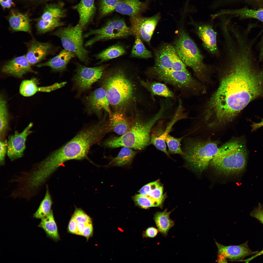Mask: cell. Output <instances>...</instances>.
<instances>
[{
    "instance_id": "6da1fadb",
    "label": "cell",
    "mask_w": 263,
    "mask_h": 263,
    "mask_svg": "<svg viewBox=\"0 0 263 263\" xmlns=\"http://www.w3.org/2000/svg\"><path fill=\"white\" fill-rule=\"evenodd\" d=\"M223 76L208 103L206 118L221 122L232 120L251 102L263 95V68L244 54L225 59Z\"/></svg>"
},
{
    "instance_id": "7a4b0ae2",
    "label": "cell",
    "mask_w": 263,
    "mask_h": 263,
    "mask_svg": "<svg viewBox=\"0 0 263 263\" xmlns=\"http://www.w3.org/2000/svg\"><path fill=\"white\" fill-rule=\"evenodd\" d=\"M109 132L108 124L104 119L86 127L40 162L38 165L39 172L44 178H48L66 161L86 158L91 147L99 142Z\"/></svg>"
},
{
    "instance_id": "3957f363",
    "label": "cell",
    "mask_w": 263,
    "mask_h": 263,
    "mask_svg": "<svg viewBox=\"0 0 263 263\" xmlns=\"http://www.w3.org/2000/svg\"><path fill=\"white\" fill-rule=\"evenodd\" d=\"M129 60H122L105 70L102 86L105 90L110 104L124 108L132 100L134 90L128 74L133 69Z\"/></svg>"
},
{
    "instance_id": "277c9868",
    "label": "cell",
    "mask_w": 263,
    "mask_h": 263,
    "mask_svg": "<svg viewBox=\"0 0 263 263\" xmlns=\"http://www.w3.org/2000/svg\"><path fill=\"white\" fill-rule=\"evenodd\" d=\"M247 151L243 138H233L219 148L209 164L215 171L226 176L237 175L246 164Z\"/></svg>"
},
{
    "instance_id": "5b68a950",
    "label": "cell",
    "mask_w": 263,
    "mask_h": 263,
    "mask_svg": "<svg viewBox=\"0 0 263 263\" xmlns=\"http://www.w3.org/2000/svg\"><path fill=\"white\" fill-rule=\"evenodd\" d=\"M164 109L161 108L159 111L147 121L143 120L137 116L133 120L130 130L119 137H115L105 140L103 145L110 148L126 147L142 150L149 144L150 133L155 123L163 117Z\"/></svg>"
},
{
    "instance_id": "8992f818",
    "label": "cell",
    "mask_w": 263,
    "mask_h": 263,
    "mask_svg": "<svg viewBox=\"0 0 263 263\" xmlns=\"http://www.w3.org/2000/svg\"><path fill=\"white\" fill-rule=\"evenodd\" d=\"M217 141L189 138L185 140L182 156L188 165L200 173L207 168L219 149Z\"/></svg>"
},
{
    "instance_id": "52a82bcc",
    "label": "cell",
    "mask_w": 263,
    "mask_h": 263,
    "mask_svg": "<svg viewBox=\"0 0 263 263\" xmlns=\"http://www.w3.org/2000/svg\"><path fill=\"white\" fill-rule=\"evenodd\" d=\"M178 56L186 66L191 68L199 78H204L208 68L203 56L195 43L184 30H181L174 43Z\"/></svg>"
},
{
    "instance_id": "ba28073f",
    "label": "cell",
    "mask_w": 263,
    "mask_h": 263,
    "mask_svg": "<svg viewBox=\"0 0 263 263\" xmlns=\"http://www.w3.org/2000/svg\"><path fill=\"white\" fill-rule=\"evenodd\" d=\"M83 29L78 23L74 26L60 28L53 35L60 38L64 49L74 53L81 62L87 64L89 52L84 46Z\"/></svg>"
},
{
    "instance_id": "9c48e42d",
    "label": "cell",
    "mask_w": 263,
    "mask_h": 263,
    "mask_svg": "<svg viewBox=\"0 0 263 263\" xmlns=\"http://www.w3.org/2000/svg\"><path fill=\"white\" fill-rule=\"evenodd\" d=\"M92 35L94 37L85 43V47L98 41L125 38L132 35L130 27L124 19L115 18L109 20L101 28L90 30L84 34L83 37L86 38Z\"/></svg>"
},
{
    "instance_id": "30bf717a",
    "label": "cell",
    "mask_w": 263,
    "mask_h": 263,
    "mask_svg": "<svg viewBox=\"0 0 263 263\" xmlns=\"http://www.w3.org/2000/svg\"><path fill=\"white\" fill-rule=\"evenodd\" d=\"M146 74L155 79L169 84L182 90H197V82L188 71H177L155 68L152 67Z\"/></svg>"
},
{
    "instance_id": "8fae6325",
    "label": "cell",
    "mask_w": 263,
    "mask_h": 263,
    "mask_svg": "<svg viewBox=\"0 0 263 263\" xmlns=\"http://www.w3.org/2000/svg\"><path fill=\"white\" fill-rule=\"evenodd\" d=\"M109 65L89 67L77 63L72 79L74 87L78 93L90 89L92 85L103 76L105 70Z\"/></svg>"
},
{
    "instance_id": "7c38bea8",
    "label": "cell",
    "mask_w": 263,
    "mask_h": 263,
    "mask_svg": "<svg viewBox=\"0 0 263 263\" xmlns=\"http://www.w3.org/2000/svg\"><path fill=\"white\" fill-rule=\"evenodd\" d=\"M155 64L152 67L177 71H188L177 55L174 46L169 44L162 45L156 51Z\"/></svg>"
},
{
    "instance_id": "4fadbf2b",
    "label": "cell",
    "mask_w": 263,
    "mask_h": 263,
    "mask_svg": "<svg viewBox=\"0 0 263 263\" xmlns=\"http://www.w3.org/2000/svg\"><path fill=\"white\" fill-rule=\"evenodd\" d=\"M160 18L158 13L149 17H145L138 15L130 17L131 27L132 35L139 36L142 40L148 44L154 30Z\"/></svg>"
},
{
    "instance_id": "5bb4252c",
    "label": "cell",
    "mask_w": 263,
    "mask_h": 263,
    "mask_svg": "<svg viewBox=\"0 0 263 263\" xmlns=\"http://www.w3.org/2000/svg\"><path fill=\"white\" fill-rule=\"evenodd\" d=\"M84 101L86 110L89 114L94 113L100 117L103 110L106 111L109 116L112 113L105 91L102 87L90 93L85 98Z\"/></svg>"
},
{
    "instance_id": "9a60e30c",
    "label": "cell",
    "mask_w": 263,
    "mask_h": 263,
    "mask_svg": "<svg viewBox=\"0 0 263 263\" xmlns=\"http://www.w3.org/2000/svg\"><path fill=\"white\" fill-rule=\"evenodd\" d=\"M33 125V123L30 122L21 132L15 131L14 134L8 136L7 154L11 161L23 156L26 148V139L32 132L30 129Z\"/></svg>"
},
{
    "instance_id": "2e32d148",
    "label": "cell",
    "mask_w": 263,
    "mask_h": 263,
    "mask_svg": "<svg viewBox=\"0 0 263 263\" xmlns=\"http://www.w3.org/2000/svg\"><path fill=\"white\" fill-rule=\"evenodd\" d=\"M27 45L28 50L25 56L31 65L36 64L45 59L53 51V46L49 43L41 42L33 39Z\"/></svg>"
},
{
    "instance_id": "e0dca14e",
    "label": "cell",
    "mask_w": 263,
    "mask_h": 263,
    "mask_svg": "<svg viewBox=\"0 0 263 263\" xmlns=\"http://www.w3.org/2000/svg\"><path fill=\"white\" fill-rule=\"evenodd\" d=\"M2 71L4 73L18 77H21L28 72L37 73L32 69L25 55L8 61L3 66Z\"/></svg>"
},
{
    "instance_id": "ac0fdd59",
    "label": "cell",
    "mask_w": 263,
    "mask_h": 263,
    "mask_svg": "<svg viewBox=\"0 0 263 263\" xmlns=\"http://www.w3.org/2000/svg\"><path fill=\"white\" fill-rule=\"evenodd\" d=\"M196 30L197 34L205 48L212 54H217L218 49L216 33L212 26L208 23H198L197 25Z\"/></svg>"
},
{
    "instance_id": "d6986e66",
    "label": "cell",
    "mask_w": 263,
    "mask_h": 263,
    "mask_svg": "<svg viewBox=\"0 0 263 263\" xmlns=\"http://www.w3.org/2000/svg\"><path fill=\"white\" fill-rule=\"evenodd\" d=\"M75 56H76L74 53L64 49L57 55L48 61L36 64L35 66L38 67L48 66L54 71L62 72L66 70L69 63Z\"/></svg>"
},
{
    "instance_id": "ffe728a7",
    "label": "cell",
    "mask_w": 263,
    "mask_h": 263,
    "mask_svg": "<svg viewBox=\"0 0 263 263\" xmlns=\"http://www.w3.org/2000/svg\"><path fill=\"white\" fill-rule=\"evenodd\" d=\"M215 244L218 254L233 261L241 259L253 253L245 243L239 245L228 246L224 245L216 242Z\"/></svg>"
},
{
    "instance_id": "44dd1931",
    "label": "cell",
    "mask_w": 263,
    "mask_h": 263,
    "mask_svg": "<svg viewBox=\"0 0 263 263\" xmlns=\"http://www.w3.org/2000/svg\"><path fill=\"white\" fill-rule=\"evenodd\" d=\"M109 124L111 131L122 135L129 131L132 123V121L122 112L117 111L109 116Z\"/></svg>"
},
{
    "instance_id": "7402d4cb",
    "label": "cell",
    "mask_w": 263,
    "mask_h": 263,
    "mask_svg": "<svg viewBox=\"0 0 263 263\" xmlns=\"http://www.w3.org/2000/svg\"><path fill=\"white\" fill-rule=\"evenodd\" d=\"M94 0H81L74 8L79 15V23L83 29L92 20L95 11Z\"/></svg>"
},
{
    "instance_id": "603a6c76",
    "label": "cell",
    "mask_w": 263,
    "mask_h": 263,
    "mask_svg": "<svg viewBox=\"0 0 263 263\" xmlns=\"http://www.w3.org/2000/svg\"><path fill=\"white\" fill-rule=\"evenodd\" d=\"M178 119L177 116H175L174 119L165 130L159 128L155 131L150 135L149 144L153 145L168 156H169V153L167 149L166 139L172 126Z\"/></svg>"
},
{
    "instance_id": "cb8c5ba5",
    "label": "cell",
    "mask_w": 263,
    "mask_h": 263,
    "mask_svg": "<svg viewBox=\"0 0 263 263\" xmlns=\"http://www.w3.org/2000/svg\"><path fill=\"white\" fill-rule=\"evenodd\" d=\"M146 4L139 0H118L115 10L130 17L138 15L144 10Z\"/></svg>"
},
{
    "instance_id": "d4e9b609",
    "label": "cell",
    "mask_w": 263,
    "mask_h": 263,
    "mask_svg": "<svg viewBox=\"0 0 263 263\" xmlns=\"http://www.w3.org/2000/svg\"><path fill=\"white\" fill-rule=\"evenodd\" d=\"M127 49L126 47L121 43H117L109 46L95 55L96 58L99 60L97 65L125 54Z\"/></svg>"
},
{
    "instance_id": "484cf974",
    "label": "cell",
    "mask_w": 263,
    "mask_h": 263,
    "mask_svg": "<svg viewBox=\"0 0 263 263\" xmlns=\"http://www.w3.org/2000/svg\"><path fill=\"white\" fill-rule=\"evenodd\" d=\"M227 14L238 16L242 18H255L263 22V8L254 10L244 8L234 10H222L215 13L214 15L216 17H217L224 15ZM262 40L263 42V37Z\"/></svg>"
},
{
    "instance_id": "4316f807",
    "label": "cell",
    "mask_w": 263,
    "mask_h": 263,
    "mask_svg": "<svg viewBox=\"0 0 263 263\" xmlns=\"http://www.w3.org/2000/svg\"><path fill=\"white\" fill-rule=\"evenodd\" d=\"M141 85L147 90L152 96L158 95L165 97L173 98V93L164 84L156 82H151L139 79Z\"/></svg>"
},
{
    "instance_id": "83f0119b",
    "label": "cell",
    "mask_w": 263,
    "mask_h": 263,
    "mask_svg": "<svg viewBox=\"0 0 263 263\" xmlns=\"http://www.w3.org/2000/svg\"><path fill=\"white\" fill-rule=\"evenodd\" d=\"M41 219L38 226L44 231L47 237L56 241L58 240L60 237L52 210Z\"/></svg>"
},
{
    "instance_id": "f1b7e54d",
    "label": "cell",
    "mask_w": 263,
    "mask_h": 263,
    "mask_svg": "<svg viewBox=\"0 0 263 263\" xmlns=\"http://www.w3.org/2000/svg\"><path fill=\"white\" fill-rule=\"evenodd\" d=\"M172 211L168 212L167 209H165L162 212L158 211L154 214L153 218L159 231L165 236H167L169 230L175 224L174 221L169 217Z\"/></svg>"
},
{
    "instance_id": "f546056e",
    "label": "cell",
    "mask_w": 263,
    "mask_h": 263,
    "mask_svg": "<svg viewBox=\"0 0 263 263\" xmlns=\"http://www.w3.org/2000/svg\"><path fill=\"white\" fill-rule=\"evenodd\" d=\"M9 22L14 31L31 32L30 19L27 15L19 13H13L10 17Z\"/></svg>"
},
{
    "instance_id": "4dcf8cb0",
    "label": "cell",
    "mask_w": 263,
    "mask_h": 263,
    "mask_svg": "<svg viewBox=\"0 0 263 263\" xmlns=\"http://www.w3.org/2000/svg\"><path fill=\"white\" fill-rule=\"evenodd\" d=\"M137 153L132 149L123 147L117 156L112 158L109 165L121 166L130 164Z\"/></svg>"
},
{
    "instance_id": "1f68e13d",
    "label": "cell",
    "mask_w": 263,
    "mask_h": 263,
    "mask_svg": "<svg viewBox=\"0 0 263 263\" xmlns=\"http://www.w3.org/2000/svg\"><path fill=\"white\" fill-rule=\"evenodd\" d=\"M135 37V40L130 56L132 58L142 59L151 57V52L146 48L140 37L137 35Z\"/></svg>"
},
{
    "instance_id": "d6a6232c",
    "label": "cell",
    "mask_w": 263,
    "mask_h": 263,
    "mask_svg": "<svg viewBox=\"0 0 263 263\" xmlns=\"http://www.w3.org/2000/svg\"><path fill=\"white\" fill-rule=\"evenodd\" d=\"M46 190L44 198L41 202L38 209L33 214V217L41 219L48 214L51 211L52 200L48 188L46 186Z\"/></svg>"
},
{
    "instance_id": "836d02e7",
    "label": "cell",
    "mask_w": 263,
    "mask_h": 263,
    "mask_svg": "<svg viewBox=\"0 0 263 263\" xmlns=\"http://www.w3.org/2000/svg\"><path fill=\"white\" fill-rule=\"evenodd\" d=\"M9 127V114L6 102L2 95L0 99V133L4 137Z\"/></svg>"
},
{
    "instance_id": "e575fe53",
    "label": "cell",
    "mask_w": 263,
    "mask_h": 263,
    "mask_svg": "<svg viewBox=\"0 0 263 263\" xmlns=\"http://www.w3.org/2000/svg\"><path fill=\"white\" fill-rule=\"evenodd\" d=\"M65 12L61 5H53L46 6L40 19L50 20L64 17Z\"/></svg>"
},
{
    "instance_id": "d590c367",
    "label": "cell",
    "mask_w": 263,
    "mask_h": 263,
    "mask_svg": "<svg viewBox=\"0 0 263 263\" xmlns=\"http://www.w3.org/2000/svg\"><path fill=\"white\" fill-rule=\"evenodd\" d=\"M64 23L57 18L50 20L39 19L36 24L37 31L40 34L45 33L51 31L57 27L63 26Z\"/></svg>"
},
{
    "instance_id": "8d00e7d4",
    "label": "cell",
    "mask_w": 263,
    "mask_h": 263,
    "mask_svg": "<svg viewBox=\"0 0 263 263\" xmlns=\"http://www.w3.org/2000/svg\"><path fill=\"white\" fill-rule=\"evenodd\" d=\"M19 92L25 97L32 96L38 92H43V87H39L34 80H26L21 82L19 87Z\"/></svg>"
},
{
    "instance_id": "74e56055",
    "label": "cell",
    "mask_w": 263,
    "mask_h": 263,
    "mask_svg": "<svg viewBox=\"0 0 263 263\" xmlns=\"http://www.w3.org/2000/svg\"><path fill=\"white\" fill-rule=\"evenodd\" d=\"M183 137L175 138L168 135L166 140L168 149V153L171 154H177L183 156L184 154L181 147V142Z\"/></svg>"
},
{
    "instance_id": "f35d334b",
    "label": "cell",
    "mask_w": 263,
    "mask_h": 263,
    "mask_svg": "<svg viewBox=\"0 0 263 263\" xmlns=\"http://www.w3.org/2000/svg\"><path fill=\"white\" fill-rule=\"evenodd\" d=\"M135 204L141 208L147 209L153 207L161 208L158 204L153 201L147 196H144L140 194H136L133 197Z\"/></svg>"
},
{
    "instance_id": "ab89813d",
    "label": "cell",
    "mask_w": 263,
    "mask_h": 263,
    "mask_svg": "<svg viewBox=\"0 0 263 263\" xmlns=\"http://www.w3.org/2000/svg\"><path fill=\"white\" fill-rule=\"evenodd\" d=\"M118 0H101L99 4V11L102 16L105 15L115 9Z\"/></svg>"
},
{
    "instance_id": "60d3db41",
    "label": "cell",
    "mask_w": 263,
    "mask_h": 263,
    "mask_svg": "<svg viewBox=\"0 0 263 263\" xmlns=\"http://www.w3.org/2000/svg\"><path fill=\"white\" fill-rule=\"evenodd\" d=\"M77 222H92L91 218L82 209L76 208L72 216Z\"/></svg>"
},
{
    "instance_id": "b9f144b4",
    "label": "cell",
    "mask_w": 263,
    "mask_h": 263,
    "mask_svg": "<svg viewBox=\"0 0 263 263\" xmlns=\"http://www.w3.org/2000/svg\"><path fill=\"white\" fill-rule=\"evenodd\" d=\"M161 185L159 181L157 180L145 185L141 188L138 192L142 195L147 196L152 189L158 187Z\"/></svg>"
},
{
    "instance_id": "7bdbcfd3",
    "label": "cell",
    "mask_w": 263,
    "mask_h": 263,
    "mask_svg": "<svg viewBox=\"0 0 263 263\" xmlns=\"http://www.w3.org/2000/svg\"><path fill=\"white\" fill-rule=\"evenodd\" d=\"M0 164L1 165H4L5 162V158L7 153L8 141L6 140L0 141Z\"/></svg>"
},
{
    "instance_id": "ee69618b",
    "label": "cell",
    "mask_w": 263,
    "mask_h": 263,
    "mask_svg": "<svg viewBox=\"0 0 263 263\" xmlns=\"http://www.w3.org/2000/svg\"><path fill=\"white\" fill-rule=\"evenodd\" d=\"M159 232L158 229L155 227H149L142 233V236L143 238H154L157 236Z\"/></svg>"
},
{
    "instance_id": "f6af8a7d",
    "label": "cell",
    "mask_w": 263,
    "mask_h": 263,
    "mask_svg": "<svg viewBox=\"0 0 263 263\" xmlns=\"http://www.w3.org/2000/svg\"><path fill=\"white\" fill-rule=\"evenodd\" d=\"M93 228L92 222L87 224L83 232L82 236L85 237L87 240L92 236L93 234Z\"/></svg>"
},
{
    "instance_id": "bcb514c9",
    "label": "cell",
    "mask_w": 263,
    "mask_h": 263,
    "mask_svg": "<svg viewBox=\"0 0 263 263\" xmlns=\"http://www.w3.org/2000/svg\"><path fill=\"white\" fill-rule=\"evenodd\" d=\"M77 222L73 216H72L69 222L68 226V230L70 233L77 234Z\"/></svg>"
},
{
    "instance_id": "7dc6e473",
    "label": "cell",
    "mask_w": 263,
    "mask_h": 263,
    "mask_svg": "<svg viewBox=\"0 0 263 263\" xmlns=\"http://www.w3.org/2000/svg\"><path fill=\"white\" fill-rule=\"evenodd\" d=\"M252 214L254 217L259 220L263 224V213L261 209H258L254 211Z\"/></svg>"
},
{
    "instance_id": "c3c4849f",
    "label": "cell",
    "mask_w": 263,
    "mask_h": 263,
    "mask_svg": "<svg viewBox=\"0 0 263 263\" xmlns=\"http://www.w3.org/2000/svg\"><path fill=\"white\" fill-rule=\"evenodd\" d=\"M87 223L77 222L76 235L82 236L83 232Z\"/></svg>"
},
{
    "instance_id": "681fc988",
    "label": "cell",
    "mask_w": 263,
    "mask_h": 263,
    "mask_svg": "<svg viewBox=\"0 0 263 263\" xmlns=\"http://www.w3.org/2000/svg\"><path fill=\"white\" fill-rule=\"evenodd\" d=\"M0 4L4 8H10L12 5V0H0Z\"/></svg>"
},
{
    "instance_id": "f907efd6",
    "label": "cell",
    "mask_w": 263,
    "mask_h": 263,
    "mask_svg": "<svg viewBox=\"0 0 263 263\" xmlns=\"http://www.w3.org/2000/svg\"><path fill=\"white\" fill-rule=\"evenodd\" d=\"M251 126L252 128L251 132H253L263 126V119H262L261 121L259 123L253 122Z\"/></svg>"
},
{
    "instance_id": "816d5d0a",
    "label": "cell",
    "mask_w": 263,
    "mask_h": 263,
    "mask_svg": "<svg viewBox=\"0 0 263 263\" xmlns=\"http://www.w3.org/2000/svg\"><path fill=\"white\" fill-rule=\"evenodd\" d=\"M219 4L220 5H222L224 4L230 3L235 1L238 0H218ZM249 1H259L261 0H247Z\"/></svg>"
},
{
    "instance_id": "f5cc1de1",
    "label": "cell",
    "mask_w": 263,
    "mask_h": 263,
    "mask_svg": "<svg viewBox=\"0 0 263 263\" xmlns=\"http://www.w3.org/2000/svg\"><path fill=\"white\" fill-rule=\"evenodd\" d=\"M217 261L219 263H227L226 258L224 256L218 254Z\"/></svg>"
},
{
    "instance_id": "db71d44e",
    "label": "cell",
    "mask_w": 263,
    "mask_h": 263,
    "mask_svg": "<svg viewBox=\"0 0 263 263\" xmlns=\"http://www.w3.org/2000/svg\"><path fill=\"white\" fill-rule=\"evenodd\" d=\"M38 0L44 1H49V0Z\"/></svg>"
},
{
    "instance_id": "11a10c76",
    "label": "cell",
    "mask_w": 263,
    "mask_h": 263,
    "mask_svg": "<svg viewBox=\"0 0 263 263\" xmlns=\"http://www.w3.org/2000/svg\"><path fill=\"white\" fill-rule=\"evenodd\" d=\"M261 210H262V212L263 213V209H261Z\"/></svg>"
}]
</instances>
